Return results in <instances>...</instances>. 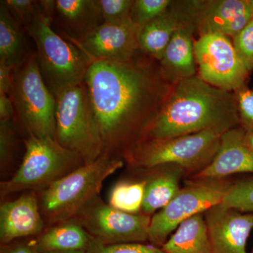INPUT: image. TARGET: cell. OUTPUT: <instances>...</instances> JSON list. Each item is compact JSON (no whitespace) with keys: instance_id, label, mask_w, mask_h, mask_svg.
<instances>
[{"instance_id":"obj_1","label":"cell","mask_w":253,"mask_h":253,"mask_svg":"<svg viewBox=\"0 0 253 253\" xmlns=\"http://www.w3.org/2000/svg\"><path fill=\"white\" fill-rule=\"evenodd\" d=\"M137 54L126 62L93 61L84 79L103 155L123 161L144 140L174 85L159 61Z\"/></svg>"},{"instance_id":"obj_2","label":"cell","mask_w":253,"mask_h":253,"mask_svg":"<svg viewBox=\"0 0 253 253\" xmlns=\"http://www.w3.org/2000/svg\"><path fill=\"white\" fill-rule=\"evenodd\" d=\"M239 121L234 91L219 89L196 76L173 85L143 141L205 130L224 133L236 127Z\"/></svg>"},{"instance_id":"obj_3","label":"cell","mask_w":253,"mask_h":253,"mask_svg":"<svg viewBox=\"0 0 253 253\" xmlns=\"http://www.w3.org/2000/svg\"><path fill=\"white\" fill-rule=\"evenodd\" d=\"M124 161L102 155L37 193L46 227L71 220L100 195L104 181L123 167Z\"/></svg>"},{"instance_id":"obj_4","label":"cell","mask_w":253,"mask_h":253,"mask_svg":"<svg viewBox=\"0 0 253 253\" xmlns=\"http://www.w3.org/2000/svg\"><path fill=\"white\" fill-rule=\"evenodd\" d=\"M26 33L35 42L42 76L54 96L69 86L84 83L92 60L54 31L41 4Z\"/></svg>"},{"instance_id":"obj_5","label":"cell","mask_w":253,"mask_h":253,"mask_svg":"<svg viewBox=\"0 0 253 253\" xmlns=\"http://www.w3.org/2000/svg\"><path fill=\"white\" fill-rule=\"evenodd\" d=\"M24 146L16 172L0 183L1 199L20 191L40 192L85 164L79 155L65 149L53 138L28 136Z\"/></svg>"},{"instance_id":"obj_6","label":"cell","mask_w":253,"mask_h":253,"mask_svg":"<svg viewBox=\"0 0 253 253\" xmlns=\"http://www.w3.org/2000/svg\"><path fill=\"white\" fill-rule=\"evenodd\" d=\"M14 120L28 136L54 139L56 98L43 79L36 53L29 52L15 67L9 94Z\"/></svg>"},{"instance_id":"obj_7","label":"cell","mask_w":253,"mask_h":253,"mask_svg":"<svg viewBox=\"0 0 253 253\" xmlns=\"http://www.w3.org/2000/svg\"><path fill=\"white\" fill-rule=\"evenodd\" d=\"M55 98V140L79 155L85 164L94 162L104 148L84 82L63 89Z\"/></svg>"},{"instance_id":"obj_8","label":"cell","mask_w":253,"mask_h":253,"mask_svg":"<svg viewBox=\"0 0 253 253\" xmlns=\"http://www.w3.org/2000/svg\"><path fill=\"white\" fill-rule=\"evenodd\" d=\"M223 134L205 130L168 139H147L131 151L125 161L132 169L173 165L197 174L212 162Z\"/></svg>"},{"instance_id":"obj_9","label":"cell","mask_w":253,"mask_h":253,"mask_svg":"<svg viewBox=\"0 0 253 253\" xmlns=\"http://www.w3.org/2000/svg\"><path fill=\"white\" fill-rule=\"evenodd\" d=\"M231 185L224 179L189 181L166 207L151 217L150 244L162 247L171 233L183 221L221 204Z\"/></svg>"},{"instance_id":"obj_10","label":"cell","mask_w":253,"mask_h":253,"mask_svg":"<svg viewBox=\"0 0 253 253\" xmlns=\"http://www.w3.org/2000/svg\"><path fill=\"white\" fill-rule=\"evenodd\" d=\"M95 241L105 245L145 244L149 241L151 217L129 214L105 203L100 195L73 218Z\"/></svg>"},{"instance_id":"obj_11","label":"cell","mask_w":253,"mask_h":253,"mask_svg":"<svg viewBox=\"0 0 253 253\" xmlns=\"http://www.w3.org/2000/svg\"><path fill=\"white\" fill-rule=\"evenodd\" d=\"M199 77L213 86L229 91L244 87L249 71L227 36L220 33L200 36L194 42Z\"/></svg>"},{"instance_id":"obj_12","label":"cell","mask_w":253,"mask_h":253,"mask_svg":"<svg viewBox=\"0 0 253 253\" xmlns=\"http://www.w3.org/2000/svg\"><path fill=\"white\" fill-rule=\"evenodd\" d=\"M189 6L200 36L220 33L234 38L253 19V0L189 1Z\"/></svg>"},{"instance_id":"obj_13","label":"cell","mask_w":253,"mask_h":253,"mask_svg":"<svg viewBox=\"0 0 253 253\" xmlns=\"http://www.w3.org/2000/svg\"><path fill=\"white\" fill-rule=\"evenodd\" d=\"M40 4L51 26L73 44L83 41L104 23L96 0H45Z\"/></svg>"},{"instance_id":"obj_14","label":"cell","mask_w":253,"mask_h":253,"mask_svg":"<svg viewBox=\"0 0 253 253\" xmlns=\"http://www.w3.org/2000/svg\"><path fill=\"white\" fill-rule=\"evenodd\" d=\"M212 253H246L253 229V213L241 212L222 204L204 212Z\"/></svg>"},{"instance_id":"obj_15","label":"cell","mask_w":253,"mask_h":253,"mask_svg":"<svg viewBox=\"0 0 253 253\" xmlns=\"http://www.w3.org/2000/svg\"><path fill=\"white\" fill-rule=\"evenodd\" d=\"M139 31L134 23L120 26L104 23L74 44L93 61L126 62L132 59L139 50Z\"/></svg>"},{"instance_id":"obj_16","label":"cell","mask_w":253,"mask_h":253,"mask_svg":"<svg viewBox=\"0 0 253 253\" xmlns=\"http://www.w3.org/2000/svg\"><path fill=\"white\" fill-rule=\"evenodd\" d=\"M46 227L35 191H28L17 199L3 203L0 206L1 244L36 237Z\"/></svg>"},{"instance_id":"obj_17","label":"cell","mask_w":253,"mask_h":253,"mask_svg":"<svg viewBox=\"0 0 253 253\" xmlns=\"http://www.w3.org/2000/svg\"><path fill=\"white\" fill-rule=\"evenodd\" d=\"M253 172V149L243 129L235 127L221 136L220 144L212 162L196 179H221L237 173Z\"/></svg>"},{"instance_id":"obj_18","label":"cell","mask_w":253,"mask_h":253,"mask_svg":"<svg viewBox=\"0 0 253 253\" xmlns=\"http://www.w3.org/2000/svg\"><path fill=\"white\" fill-rule=\"evenodd\" d=\"M190 18L189 1H173L163 14L139 29V50L152 59L161 61L173 35Z\"/></svg>"},{"instance_id":"obj_19","label":"cell","mask_w":253,"mask_h":253,"mask_svg":"<svg viewBox=\"0 0 253 253\" xmlns=\"http://www.w3.org/2000/svg\"><path fill=\"white\" fill-rule=\"evenodd\" d=\"M196 31L192 18L186 20L173 35L159 61L163 78L174 84L196 76V58L193 36Z\"/></svg>"},{"instance_id":"obj_20","label":"cell","mask_w":253,"mask_h":253,"mask_svg":"<svg viewBox=\"0 0 253 253\" xmlns=\"http://www.w3.org/2000/svg\"><path fill=\"white\" fill-rule=\"evenodd\" d=\"M146 169L150 173L143 179L146 181V186L141 213L152 217L158 210L166 207L179 192V181L185 171L173 165Z\"/></svg>"},{"instance_id":"obj_21","label":"cell","mask_w":253,"mask_h":253,"mask_svg":"<svg viewBox=\"0 0 253 253\" xmlns=\"http://www.w3.org/2000/svg\"><path fill=\"white\" fill-rule=\"evenodd\" d=\"M32 244L38 253L58 251H87L93 241L84 228L71 219L47 226L36 237L31 238Z\"/></svg>"},{"instance_id":"obj_22","label":"cell","mask_w":253,"mask_h":253,"mask_svg":"<svg viewBox=\"0 0 253 253\" xmlns=\"http://www.w3.org/2000/svg\"><path fill=\"white\" fill-rule=\"evenodd\" d=\"M161 249L166 253H212L204 214L183 221Z\"/></svg>"},{"instance_id":"obj_23","label":"cell","mask_w":253,"mask_h":253,"mask_svg":"<svg viewBox=\"0 0 253 253\" xmlns=\"http://www.w3.org/2000/svg\"><path fill=\"white\" fill-rule=\"evenodd\" d=\"M24 28L0 1V61L12 67L22 62L28 54L26 51Z\"/></svg>"},{"instance_id":"obj_24","label":"cell","mask_w":253,"mask_h":253,"mask_svg":"<svg viewBox=\"0 0 253 253\" xmlns=\"http://www.w3.org/2000/svg\"><path fill=\"white\" fill-rule=\"evenodd\" d=\"M145 186L144 179L119 181L110 191L108 204L122 212L129 214L141 213Z\"/></svg>"},{"instance_id":"obj_25","label":"cell","mask_w":253,"mask_h":253,"mask_svg":"<svg viewBox=\"0 0 253 253\" xmlns=\"http://www.w3.org/2000/svg\"><path fill=\"white\" fill-rule=\"evenodd\" d=\"M104 22L111 25L132 24L134 0H96Z\"/></svg>"},{"instance_id":"obj_26","label":"cell","mask_w":253,"mask_h":253,"mask_svg":"<svg viewBox=\"0 0 253 253\" xmlns=\"http://www.w3.org/2000/svg\"><path fill=\"white\" fill-rule=\"evenodd\" d=\"M19 139L14 119L0 121V168L1 172L9 170L17 155Z\"/></svg>"},{"instance_id":"obj_27","label":"cell","mask_w":253,"mask_h":253,"mask_svg":"<svg viewBox=\"0 0 253 253\" xmlns=\"http://www.w3.org/2000/svg\"><path fill=\"white\" fill-rule=\"evenodd\" d=\"M221 204L241 212L253 213V179L231 184Z\"/></svg>"},{"instance_id":"obj_28","label":"cell","mask_w":253,"mask_h":253,"mask_svg":"<svg viewBox=\"0 0 253 253\" xmlns=\"http://www.w3.org/2000/svg\"><path fill=\"white\" fill-rule=\"evenodd\" d=\"M172 1L169 0H136L133 9V22L140 29L163 14Z\"/></svg>"},{"instance_id":"obj_29","label":"cell","mask_w":253,"mask_h":253,"mask_svg":"<svg viewBox=\"0 0 253 253\" xmlns=\"http://www.w3.org/2000/svg\"><path fill=\"white\" fill-rule=\"evenodd\" d=\"M86 253H166L161 248L146 244L105 245L93 239Z\"/></svg>"},{"instance_id":"obj_30","label":"cell","mask_w":253,"mask_h":253,"mask_svg":"<svg viewBox=\"0 0 253 253\" xmlns=\"http://www.w3.org/2000/svg\"><path fill=\"white\" fill-rule=\"evenodd\" d=\"M234 48L248 71L253 69V19L234 38Z\"/></svg>"},{"instance_id":"obj_31","label":"cell","mask_w":253,"mask_h":253,"mask_svg":"<svg viewBox=\"0 0 253 253\" xmlns=\"http://www.w3.org/2000/svg\"><path fill=\"white\" fill-rule=\"evenodd\" d=\"M5 5L13 16L26 31L36 17L39 9V1L33 0H4Z\"/></svg>"},{"instance_id":"obj_32","label":"cell","mask_w":253,"mask_h":253,"mask_svg":"<svg viewBox=\"0 0 253 253\" xmlns=\"http://www.w3.org/2000/svg\"><path fill=\"white\" fill-rule=\"evenodd\" d=\"M240 118L245 125L253 128V91L244 87L236 91Z\"/></svg>"},{"instance_id":"obj_33","label":"cell","mask_w":253,"mask_h":253,"mask_svg":"<svg viewBox=\"0 0 253 253\" xmlns=\"http://www.w3.org/2000/svg\"><path fill=\"white\" fill-rule=\"evenodd\" d=\"M0 253H38L31 239L16 240L8 244H1Z\"/></svg>"},{"instance_id":"obj_34","label":"cell","mask_w":253,"mask_h":253,"mask_svg":"<svg viewBox=\"0 0 253 253\" xmlns=\"http://www.w3.org/2000/svg\"><path fill=\"white\" fill-rule=\"evenodd\" d=\"M14 68L0 61V94H9Z\"/></svg>"},{"instance_id":"obj_35","label":"cell","mask_w":253,"mask_h":253,"mask_svg":"<svg viewBox=\"0 0 253 253\" xmlns=\"http://www.w3.org/2000/svg\"><path fill=\"white\" fill-rule=\"evenodd\" d=\"M14 115V106L9 95L0 94V121H11Z\"/></svg>"},{"instance_id":"obj_36","label":"cell","mask_w":253,"mask_h":253,"mask_svg":"<svg viewBox=\"0 0 253 253\" xmlns=\"http://www.w3.org/2000/svg\"><path fill=\"white\" fill-rule=\"evenodd\" d=\"M86 251H58L46 253H86Z\"/></svg>"},{"instance_id":"obj_37","label":"cell","mask_w":253,"mask_h":253,"mask_svg":"<svg viewBox=\"0 0 253 253\" xmlns=\"http://www.w3.org/2000/svg\"><path fill=\"white\" fill-rule=\"evenodd\" d=\"M248 141H249V144L251 147L253 149V134L248 137Z\"/></svg>"},{"instance_id":"obj_38","label":"cell","mask_w":253,"mask_h":253,"mask_svg":"<svg viewBox=\"0 0 253 253\" xmlns=\"http://www.w3.org/2000/svg\"><path fill=\"white\" fill-rule=\"evenodd\" d=\"M252 253H253V251Z\"/></svg>"}]
</instances>
